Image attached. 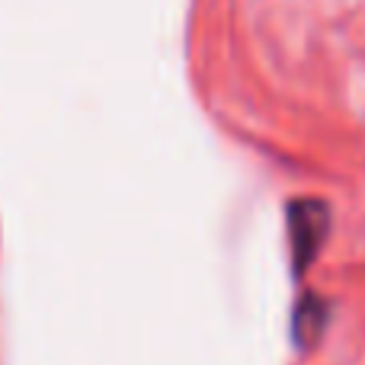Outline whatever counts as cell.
Segmentation results:
<instances>
[{
	"label": "cell",
	"instance_id": "obj_2",
	"mask_svg": "<svg viewBox=\"0 0 365 365\" xmlns=\"http://www.w3.org/2000/svg\"><path fill=\"white\" fill-rule=\"evenodd\" d=\"M324 324H327V304L321 302V298H302L298 302V308H295V340H298V346L302 349H308V346H314L317 340H321V334H324Z\"/></svg>",
	"mask_w": 365,
	"mask_h": 365
},
{
	"label": "cell",
	"instance_id": "obj_1",
	"mask_svg": "<svg viewBox=\"0 0 365 365\" xmlns=\"http://www.w3.org/2000/svg\"><path fill=\"white\" fill-rule=\"evenodd\" d=\"M330 227V212L321 199H295L289 202V237H292V257L295 269L304 272L311 259L317 257L324 237Z\"/></svg>",
	"mask_w": 365,
	"mask_h": 365
}]
</instances>
